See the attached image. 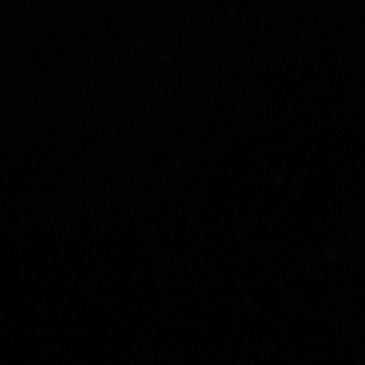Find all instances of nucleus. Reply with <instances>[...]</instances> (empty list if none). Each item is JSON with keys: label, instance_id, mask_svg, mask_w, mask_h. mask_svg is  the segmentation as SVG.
<instances>
[]
</instances>
